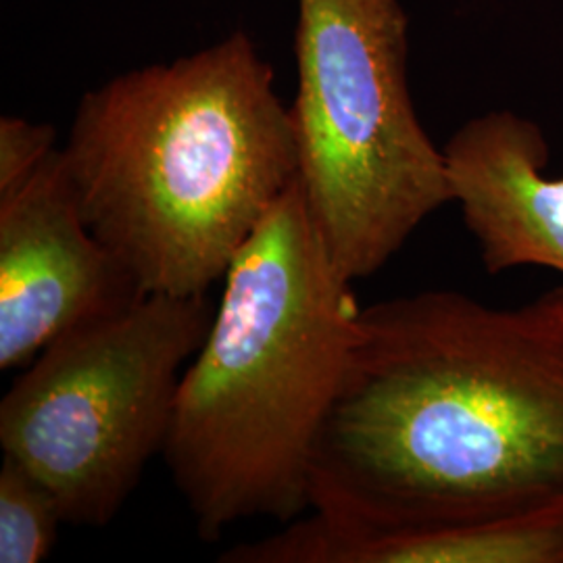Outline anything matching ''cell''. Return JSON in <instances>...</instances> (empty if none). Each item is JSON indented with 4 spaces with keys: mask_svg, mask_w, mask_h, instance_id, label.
<instances>
[{
    "mask_svg": "<svg viewBox=\"0 0 563 563\" xmlns=\"http://www.w3.org/2000/svg\"><path fill=\"white\" fill-rule=\"evenodd\" d=\"M63 514L55 493L18 460L0 465V563H38L57 541Z\"/></svg>",
    "mask_w": 563,
    "mask_h": 563,
    "instance_id": "cell-9",
    "label": "cell"
},
{
    "mask_svg": "<svg viewBox=\"0 0 563 563\" xmlns=\"http://www.w3.org/2000/svg\"><path fill=\"white\" fill-rule=\"evenodd\" d=\"M443 151L453 202L486 272L563 274V176L547 174L541 125L514 111H490L465 121Z\"/></svg>",
    "mask_w": 563,
    "mask_h": 563,
    "instance_id": "cell-7",
    "label": "cell"
},
{
    "mask_svg": "<svg viewBox=\"0 0 563 563\" xmlns=\"http://www.w3.org/2000/svg\"><path fill=\"white\" fill-rule=\"evenodd\" d=\"M144 297L81 218L63 153L0 199V369Z\"/></svg>",
    "mask_w": 563,
    "mask_h": 563,
    "instance_id": "cell-6",
    "label": "cell"
},
{
    "mask_svg": "<svg viewBox=\"0 0 563 563\" xmlns=\"http://www.w3.org/2000/svg\"><path fill=\"white\" fill-rule=\"evenodd\" d=\"M60 153L144 295H207L299 178L290 107L242 32L86 92Z\"/></svg>",
    "mask_w": 563,
    "mask_h": 563,
    "instance_id": "cell-2",
    "label": "cell"
},
{
    "mask_svg": "<svg viewBox=\"0 0 563 563\" xmlns=\"http://www.w3.org/2000/svg\"><path fill=\"white\" fill-rule=\"evenodd\" d=\"M216 307L144 295L48 344L0 402V446L46 484L69 526H107L163 453L186 365Z\"/></svg>",
    "mask_w": 563,
    "mask_h": 563,
    "instance_id": "cell-5",
    "label": "cell"
},
{
    "mask_svg": "<svg viewBox=\"0 0 563 563\" xmlns=\"http://www.w3.org/2000/svg\"><path fill=\"white\" fill-rule=\"evenodd\" d=\"M55 151L51 125L4 115L0 120V199L30 180Z\"/></svg>",
    "mask_w": 563,
    "mask_h": 563,
    "instance_id": "cell-10",
    "label": "cell"
},
{
    "mask_svg": "<svg viewBox=\"0 0 563 563\" xmlns=\"http://www.w3.org/2000/svg\"><path fill=\"white\" fill-rule=\"evenodd\" d=\"M351 284L297 178L230 265L178 388L163 455L205 541L242 520L288 523L309 509L360 311Z\"/></svg>",
    "mask_w": 563,
    "mask_h": 563,
    "instance_id": "cell-3",
    "label": "cell"
},
{
    "mask_svg": "<svg viewBox=\"0 0 563 563\" xmlns=\"http://www.w3.org/2000/svg\"><path fill=\"white\" fill-rule=\"evenodd\" d=\"M244 563H563V507L399 534H334L305 520L239 547Z\"/></svg>",
    "mask_w": 563,
    "mask_h": 563,
    "instance_id": "cell-8",
    "label": "cell"
},
{
    "mask_svg": "<svg viewBox=\"0 0 563 563\" xmlns=\"http://www.w3.org/2000/svg\"><path fill=\"white\" fill-rule=\"evenodd\" d=\"M563 507V286L518 307L455 290L360 307L309 520L399 534Z\"/></svg>",
    "mask_w": 563,
    "mask_h": 563,
    "instance_id": "cell-1",
    "label": "cell"
},
{
    "mask_svg": "<svg viewBox=\"0 0 563 563\" xmlns=\"http://www.w3.org/2000/svg\"><path fill=\"white\" fill-rule=\"evenodd\" d=\"M399 0H299L290 104L299 184L330 262L349 282L380 272L453 202L444 151L407 81Z\"/></svg>",
    "mask_w": 563,
    "mask_h": 563,
    "instance_id": "cell-4",
    "label": "cell"
}]
</instances>
